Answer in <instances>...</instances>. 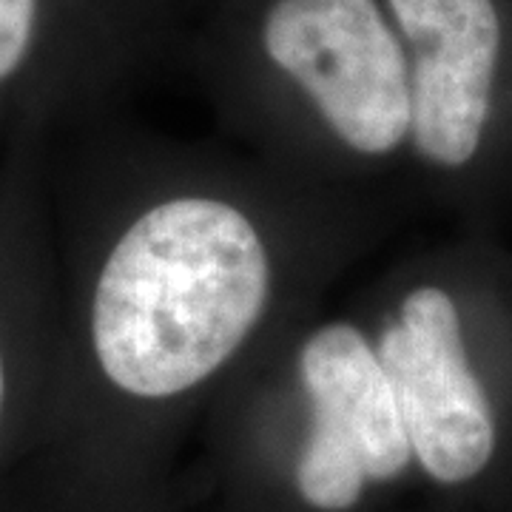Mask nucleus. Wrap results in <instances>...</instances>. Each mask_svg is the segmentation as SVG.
Returning <instances> with one entry per match:
<instances>
[{"label": "nucleus", "mask_w": 512, "mask_h": 512, "mask_svg": "<svg viewBox=\"0 0 512 512\" xmlns=\"http://www.w3.org/2000/svg\"><path fill=\"white\" fill-rule=\"evenodd\" d=\"M254 222L205 197L146 211L106 256L92 299V348L106 379L168 399L220 370L268 299Z\"/></svg>", "instance_id": "1"}, {"label": "nucleus", "mask_w": 512, "mask_h": 512, "mask_svg": "<svg viewBox=\"0 0 512 512\" xmlns=\"http://www.w3.org/2000/svg\"><path fill=\"white\" fill-rule=\"evenodd\" d=\"M262 43L353 151L387 154L407 137L410 72L376 0H276Z\"/></svg>", "instance_id": "2"}, {"label": "nucleus", "mask_w": 512, "mask_h": 512, "mask_svg": "<svg viewBox=\"0 0 512 512\" xmlns=\"http://www.w3.org/2000/svg\"><path fill=\"white\" fill-rule=\"evenodd\" d=\"M313 404V430L296 467L305 501L319 510L353 507L367 481L396 478L413 447L379 353L345 322L316 330L299 353Z\"/></svg>", "instance_id": "3"}, {"label": "nucleus", "mask_w": 512, "mask_h": 512, "mask_svg": "<svg viewBox=\"0 0 512 512\" xmlns=\"http://www.w3.org/2000/svg\"><path fill=\"white\" fill-rule=\"evenodd\" d=\"M379 362L421 467L441 484L478 476L493 456L495 427L464 356L453 299L439 288L410 293L399 319L384 328Z\"/></svg>", "instance_id": "4"}, {"label": "nucleus", "mask_w": 512, "mask_h": 512, "mask_svg": "<svg viewBox=\"0 0 512 512\" xmlns=\"http://www.w3.org/2000/svg\"><path fill=\"white\" fill-rule=\"evenodd\" d=\"M413 52L410 134L444 168L478 151L490 117L501 23L493 0H387Z\"/></svg>", "instance_id": "5"}, {"label": "nucleus", "mask_w": 512, "mask_h": 512, "mask_svg": "<svg viewBox=\"0 0 512 512\" xmlns=\"http://www.w3.org/2000/svg\"><path fill=\"white\" fill-rule=\"evenodd\" d=\"M37 26V0H0V83L29 55Z\"/></svg>", "instance_id": "6"}, {"label": "nucleus", "mask_w": 512, "mask_h": 512, "mask_svg": "<svg viewBox=\"0 0 512 512\" xmlns=\"http://www.w3.org/2000/svg\"><path fill=\"white\" fill-rule=\"evenodd\" d=\"M3 399H6V362L0 353V410H3Z\"/></svg>", "instance_id": "7"}]
</instances>
